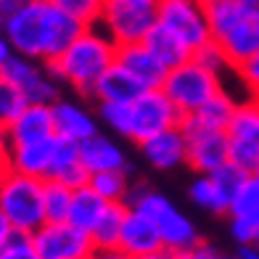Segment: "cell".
I'll list each match as a JSON object with an SVG mask.
<instances>
[{
  "instance_id": "obj_6",
  "label": "cell",
  "mask_w": 259,
  "mask_h": 259,
  "mask_svg": "<svg viewBox=\"0 0 259 259\" xmlns=\"http://www.w3.org/2000/svg\"><path fill=\"white\" fill-rule=\"evenodd\" d=\"M159 21V0H106L98 27L116 45L143 42Z\"/></svg>"
},
{
  "instance_id": "obj_3",
  "label": "cell",
  "mask_w": 259,
  "mask_h": 259,
  "mask_svg": "<svg viewBox=\"0 0 259 259\" xmlns=\"http://www.w3.org/2000/svg\"><path fill=\"white\" fill-rule=\"evenodd\" d=\"M124 204L138 209V211H143V214L154 222V228L159 230L161 246L172 254H178L183 249H191L193 243L201 241L198 238L196 222L188 217L178 204H172L164 193L154 191V188L146 185V183L130 185Z\"/></svg>"
},
{
  "instance_id": "obj_9",
  "label": "cell",
  "mask_w": 259,
  "mask_h": 259,
  "mask_svg": "<svg viewBox=\"0 0 259 259\" xmlns=\"http://www.w3.org/2000/svg\"><path fill=\"white\" fill-rule=\"evenodd\" d=\"M175 37H180L191 53L206 45L209 24H206V3L204 0H159V21Z\"/></svg>"
},
{
  "instance_id": "obj_11",
  "label": "cell",
  "mask_w": 259,
  "mask_h": 259,
  "mask_svg": "<svg viewBox=\"0 0 259 259\" xmlns=\"http://www.w3.org/2000/svg\"><path fill=\"white\" fill-rule=\"evenodd\" d=\"M180 130L185 135L188 143V159L185 164L191 167L196 175H209L217 167L230 161V151H228V135L225 130H209L193 122L191 116L180 119Z\"/></svg>"
},
{
  "instance_id": "obj_28",
  "label": "cell",
  "mask_w": 259,
  "mask_h": 259,
  "mask_svg": "<svg viewBox=\"0 0 259 259\" xmlns=\"http://www.w3.org/2000/svg\"><path fill=\"white\" fill-rule=\"evenodd\" d=\"M124 211H127V204H109V206H106L101 220L96 222V228L90 230V238H93L96 251H114L116 249Z\"/></svg>"
},
{
  "instance_id": "obj_48",
  "label": "cell",
  "mask_w": 259,
  "mask_h": 259,
  "mask_svg": "<svg viewBox=\"0 0 259 259\" xmlns=\"http://www.w3.org/2000/svg\"><path fill=\"white\" fill-rule=\"evenodd\" d=\"M214 259H241V256H225V254H217Z\"/></svg>"
},
{
  "instance_id": "obj_1",
  "label": "cell",
  "mask_w": 259,
  "mask_h": 259,
  "mask_svg": "<svg viewBox=\"0 0 259 259\" xmlns=\"http://www.w3.org/2000/svg\"><path fill=\"white\" fill-rule=\"evenodd\" d=\"M79 29V21L64 14L51 0H24L16 16L3 27L11 51L40 64H51L77 37Z\"/></svg>"
},
{
  "instance_id": "obj_16",
  "label": "cell",
  "mask_w": 259,
  "mask_h": 259,
  "mask_svg": "<svg viewBox=\"0 0 259 259\" xmlns=\"http://www.w3.org/2000/svg\"><path fill=\"white\" fill-rule=\"evenodd\" d=\"M53 135H56V130H53L51 103H29L27 109L6 127L8 146L37 143V140H48Z\"/></svg>"
},
{
  "instance_id": "obj_39",
  "label": "cell",
  "mask_w": 259,
  "mask_h": 259,
  "mask_svg": "<svg viewBox=\"0 0 259 259\" xmlns=\"http://www.w3.org/2000/svg\"><path fill=\"white\" fill-rule=\"evenodd\" d=\"M21 3H24V0H0V29L16 16V11L21 8Z\"/></svg>"
},
{
  "instance_id": "obj_23",
  "label": "cell",
  "mask_w": 259,
  "mask_h": 259,
  "mask_svg": "<svg viewBox=\"0 0 259 259\" xmlns=\"http://www.w3.org/2000/svg\"><path fill=\"white\" fill-rule=\"evenodd\" d=\"M143 45L159 58L161 66L167 69V72H169V69H175V66H180L183 61H188V58L193 56L191 48H188L180 37H175V34L169 29H164L161 24H156L154 29L146 34Z\"/></svg>"
},
{
  "instance_id": "obj_21",
  "label": "cell",
  "mask_w": 259,
  "mask_h": 259,
  "mask_svg": "<svg viewBox=\"0 0 259 259\" xmlns=\"http://www.w3.org/2000/svg\"><path fill=\"white\" fill-rule=\"evenodd\" d=\"M48 180L66 183L69 188H79V185H85L90 180L88 169L82 167V161H79V143L56 138V151H53Z\"/></svg>"
},
{
  "instance_id": "obj_37",
  "label": "cell",
  "mask_w": 259,
  "mask_h": 259,
  "mask_svg": "<svg viewBox=\"0 0 259 259\" xmlns=\"http://www.w3.org/2000/svg\"><path fill=\"white\" fill-rule=\"evenodd\" d=\"M0 259H40V254L32 243V235L14 233L11 241L0 249Z\"/></svg>"
},
{
  "instance_id": "obj_50",
  "label": "cell",
  "mask_w": 259,
  "mask_h": 259,
  "mask_svg": "<svg viewBox=\"0 0 259 259\" xmlns=\"http://www.w3.org/2000/svg\"><path fill=\"white\" fill-rule=\"evenodd\" d=\"M256 29H259V14H256Z\"/></svg>"
},
{
  "instance_id": "obj_22",
  "label": "cell",
  "mask_w": 259,
  "mask_h": 259,
  "mask_svg": "<svg viewBox=\"0 0 259 259\" xmlns=\"http://www.w3.org/2000/svg\"><path fill=\"white\" fill-rule=\"evenodd\" d=\"M222 53L228 56L230 66L235 69L238 64H243L249 56H254L259 51V29H256V16L241 21V24H235L233 29H228L222 34L220 40H214Z\"/></svg>"
},
{
  "instance_id": "obj_4",
  "label": "cell",
  "mask_w": 259,
  "mask_h": 259,
  "mask_svg": "<svg viewBox=\"0 0 259 259\" xmlns=\"http://www.w3.org/2000/svg\"><path fill=\"white\" fill-rule=\"evenodd\" d=\"M0 214L8 220L14 233L32 235L45 222L42 180L8 169L3 185H0Z\"/></svg>"
},
{
  "instance_id": "obj_38",
  "label": "cell",
  "mask_w": 259,
  "mask_h": 259,
  "mask_svg": "<svg viewBox=\"0 0 259 259\" xmlns=\"http://www.w3.org/2000/svg\"><path fill=\"white\" fill-rule=\"evenodd\" d=\"M217 254H220V251H217L211 243L198 241V243L191 246V249H183V251H178V254H172V259H214Z\"/></svg>"
},
{
  "instance_id": "obj_46",
  "label": "cell",
  "mask_w": 259,
  "mask_h": 259,
  "mask_svg": "<svg viewBox=\"0 0 259 259\" xmlns=\"http://www.w3.org/2000/svg\"><path fill=\"white\" fill-rule=\"evenodd\" d=\"M241 3H243L246 8H249V11H251V14H254V16L259 14V0H241Z\"/></svg>"
},
{
  "instance_id": "obj_41",
  "label": "cell",
  "mask_w": 259,
  "mask_h": 259,
  "mask_svg": "<svg viewBox=\"0 0 259 259\" xmlns=\"http://www.w3.org/2000/svg\"><path fill=\"white\" fill-rule=\"evenodd\" d=\"M11 235H14V228L8 225V220L0 214V249H3V246L11 241Z\"/></svg>"
},
{
  "instance_id": "obj_5",
  "label": "cell",
  "mask_w": 259,
  "mask_h": 259,
  "mask_svg": "<svg viewBox=\"0 0 259 259\" xmlns=\"http://www.w3.org/2000/svg\"><path fill=\"white\" fill-rule=\"evenodd\" d=\"M222 88H225L222 77L204 69L193 56L188 58V61H183L180 66L169 69L164 82H161L164 96L175 103V109L180 111V116L198 111L211 96H217Z\"/></svg>"
},
{
  "instance_id": "obj_31",
  "label": "cell",
  "mask_w": 259,
  "mask_h": 259,
  "mask_svg": "<svg viewBox=\"0 0 259 259\" xmlns=\"http://www.w3.org/2000/svg\"><path fill=\"white\" fill-rule=\"evenodd\" d=\"M27 106H29V101H27L24 93H21L14 82L0 77V124L8 127Z\"/></svg>"
},
{
  "instance_id": "obj_40",
  "label": "cell",
  "mask_w": 259,
  "mask_h": 259,
  "mask_svg": "<svg viewBox=\"0 0 259 259\" xmlns=\"http://www.w3.org/2000/svg\"><path fill=\"white\" fill-rule=\"evenodd\" d=\"M11 53H14V51H11V42H8V37H6V32L0 29V69H3V64L8 61Z\"/></svg>"
},
{
  "instance_id": "obj_44",
  "label": "cell",
  "mask_w": 259,
  "mask_h": 259,
  "mask_svg": "<svg viewBox=\"0 0 259 259\" xmlns=\"http://www.w3.org/2000/svg\"><path fill=\"white\" fill-rule=\"evenodd\" d=\"M93 259H127V256H124L122 251H116V249H114V251H98Z\"/></svg>"
},
{
  "instance_id": "obj_10",
  "label": "cell",
  "mask_w": 259,
  "mask_h": 259,
  "mask_svg": "<svg viewBox=\"0 0 259 259\" xmlns=\"http://www.w3.org/2000/svg\"><path fill=\"white\" fill-rule=\"evenodd\" d=\"M32 243L40 259H93L98 254L90 233L74 228L72 222H42L32 233Z\"/></svg>"
},
{
  "instance_id": "obj_51",
  "label": "cell",
  "mask_w": 259,
  "mask_h": 259,
  "mask_svg": "<svg viewBox=\"0 0 259 259\" xmlns=\"http://www.w3.org/2000/svg\"><path fill=\"white\" fill-rule=\"evenodd\" d=\"M204 3H209V0H204Z\"/></svg>"
},
{
  "instance_id": "obj_52",
  "label": "cell",
  "mask_w": 259,
  "mask_h": 259,
  "mask_svg": "<svg viewBox=\"0 0 259 259\" xmlns=\"http://www.w3.org/2000/svg\"><path fill=\"white\" fill-rule=\"evenodd\" d=\"M256 246H259V241H256Z\"/></svg>"
},
{
  "instance_id": "obj_15",
  "label": "cell",
  "mask_w": 259,
  "mask_h": 259,
  "mask_svg": "<svg viewBox=\"0 0 259 259\" xmlns=\"http://www.w3.org/2000/svg\"><path fill=\"white\" fill-rule=\"evenodd\" d=\"M138 146H140L143 159L154 169H161V172L178 169L188 159V143H185V135H183L180 127H169V130H164V133H156Z\"/></svg>"
},
{
  "instance_id": "obj_32",
  "label": "cell",
  "mask_w": 259,
  "mask_h": 259,
  "mask_svg": "<svg viewBox=\"0 0 259 259\" xmlns=\"http://www.w3.org/2000/svg\"><path fill=\"white\" fill-rule=\"evenodd\" d=\"M51 3L58 6L64 14H69L72 19H77L82 27L98 24L101 11H103V0H51Z\"/></svg>"
},
{
  "instance_id": "obj_26",
  "label": "cell",
  "mask_w": 259,
  "mask_h": 259,
  "mask_svg": "<svg viewBox=\"0 0 259 259\" xmlns=\"http://www.w3.org/2000/svg\"><path fill=\"white\" fill-rule=\"evenodd\" d=\"M228 217L259 228V178L249 175L228 204Z\"/></svg>"
},
{
  "instance_id": "obj_25",
  "label": "cell",
  "mask_w": 259,
  "mask_h": 259,
  "mask_svg": "<svg viewBox=\"0 0 259 259\" xmlns=\"http://www.w3.org/2000/svg\"><path fill=\"white\" fill-rule=\"evenodd\" d=\"M188 198L198 206L209 211V214H228V204L230 198L225 196V191L214 183L211 175H196L193 183L188 185Z\"/></svg>"
},
{
  "instance_id": "obj_7",
  "label": "cell",
  "mask_w": 259,
  "mask_h": 259,
  "mask_svg": "<svg viewBox=\"0 0 259 259\" xmlns=\"http://www.w3.org/2000/svg\"><path fill=\"white\" fill-rule=\"evenodd\" d=\"M130 109V127H127V140L133 143H143L146 138L164 133L169 127H180V111L175 109V103L164 96V90H146L140 96L127 103Z\"/></svg>"
},
{
  "instance_id": "obj_43",
  "label": "cell",
  "mask_w": 259,
  "mask_h": 259,
  "mask_svg": "<svg viewBox=\"0 0 259 259\" xmlns=\"http://www.w3.org/2000/svg\"><path fill=\"white\" fill-rule=\"evenodd\" d=\"M241 259H259V246H243V249L238 251Z\"/></svg>"
},
{
  "instance_id": "obj_34",
  "label": "cell",
  "mask_w": 259,
  "mask_h": 259,
  "mask_svg": "<svg viewBox=\"0 0 259 259\" xmlns=\"http://www.w3.org/2000/svg\"><path fill=\"white\" fill-rule=\"evenodd\" d=\"M193 58H196V61L201 64L204 69H209V72H214V74H220V77H225L228 72H233L228 56L222 53V48H220L214 40H209L206 45H201V48L193 53Z\"/></svg>"
},
{
  "instance_id": "obj_14",
  "label": "cell",
  "mask_w": 259,
  "mask_h": 259,
  "mask_svg": "<svg viewBox=\"0 0 259 259\" xmlns=\"http://www.w3.org/2000/svg\"><path fill=\"white\" fill-rule=\"evenodd\" d=\"M159 249H164V246H161L159 230L154 228V222L143 211L127 206L122 230H119V241H116V251H122L127 259H138V256L154 254Z\"/></svg>"
},
{
  "instance_id": "obj_42",
  "label": "cell",
  "mask_w": 259,
  "mask_h": 259,
  "mask_svg": "<svg viewBox=\"0 0 259 259\" xmlns=\"http://www.w3.org/2000/svg\"><path fill=\"white\" fill-rule=\"evenodd\" d=\"M8 159V140H6V127L0 124V164H6Z\"/></svg>"
},
{
  "instance_id": "obj_17",
  "label": "cell",
  "mask_w": 259,
  "mask_h": 259,
  "mask_svg": "<svg viewBox=\"0 0 259 259\" xmlns=\"http://www.w3.org/2000/svg\"><path fill=\"white\" fill-rule=\"evenodd\" d=\"M79 161L88 169V175L127 169V164H130L127 151L122 148L119 140L111 135H103V133H96L79 143Z\"/></svg>"
},
{
  "instance_id": "obj_12",
  "label": "cell",
  "mask_w": 259,
  "mask_h": 259,
  "mask_svg": "<svg viewBox=\"0 0 259 259\" xmlns=\"http://www.w3.org/2000/svg\"><path fill=\"white\" fill-rule=\"evenodd\" d=\"M0 77L14 82L29 103H53L56 98H61V82L48 72V66L34 58L11 53L0 69Z\"/></svg>"
},
{
  "instance_id": "obj_24",
  "label": "cell",
  "mask_w": 259,
  "mask_h": 259,
  "mask_svg": "<svg viewBox=\"0 0 259 259\" xmlns=\"http://www.w3.org/2000/svg\"><path fill=\"white\" fill-rule=\"evenodd\" d=\"M106 206H109V201H103V198L85 183V185L74 188V193H72V206H69L66 222H72L74 228L90 233L93 228H96V222L101 220V214L106 211Z\"/></svg>"
},
{
  "instance_id": "obj_30",
  "label": "cell",
  "mask_w": 259,
  "mask_h": 259,
  "mask_svg": "<svg viewBox=\"0 0 259 259\" xmlns=\"http://www.w3.org/2000/svg\"><path fill=\"white\" fill-rule=\"evenodd\" d=\"M88 185L103 198V201H109V204H124L127 191H130V178H127V169L96 172V175H90Z\"/></svg>"
},
{
  "instance_id": "obj_27",
  "label": "cell",
  "mask_w": 259,
  "mask_h": 259,
  "mask_svg": "<svg viewBox=\"0 0 259 259\" xmlns=\"http://www.w3.org/2000/svg\"><path fill=\"white\" fill-rule=\"evenodd\" d=\"M235 103H238V98L233 96V93H228L225 88H222L217 96H211L201 109L188 114L193 122H198L201 127H209V130H225V124L230 122V114L235 109Z\"/></svg>"
},
{
  "instance_id": "obj_36",
  "label": "cell",
  "mask_w": 259,
  "mask_h": 259,
  "mask_svg": "<svg viewBox=\"0 0 259 259\" xmlns=\"http://www.w3.org/2000/svg\"><path fill=\"white\" fill-rule=\"evenodd\" d=\"M235 79L243 85V90L249 93V98H256L259 101V51L254 56H249L243 64H238L233 69Z\"/></svg>"
},
{
  "instance_id": "obj_19",
  "label": "cell",
  "mask_w": 259,
  "mask_h": 259,
  "mask_svg": "<svg viewBox=\"0 0 259 259\" xmlns=\"http://www.w3.org/2000/svg\"><path fill=\"white\" fill-rule=\"evenodd\" d=\"M56 151V135L48 140H37V143H24V146H8V159L6 167L11 172L29 175V178L48 180L51 161Z\"/></svg>"
},
{
  "instance_id": "obj_13",
  "label": "cell",
  "mask_w": 259,
  "mask_h": 259,
  "mask_svg": "<svg viewBox=\"0 0 259 259\" xmlns=\"http://www.w3.org/2000/svg\"><path fill=\"white\" fill-rule=\"evenodd\" d=\"M51 114H53V130L56 138L72 140V143H82L90 135L101 133V122L98 114H93L85 103L72 101V98H56L51 103Z\"/></svg>"
},
{
  "instance_id": "obj_20",
  "label": "cell",
  "mask_w": 259,
  "mask_h": 259,
  "mask_svg": "<svg viewBox=\"0 0 259 259\" xmlns=\"http://www.w3.org/2000/svg\"><path fill=\"white\" fill-rule=\"evenodd\" d=\"M140 93H146V88L114 61L98 77V82H96V88H93L90 96L96 98L98 103H133Z\"/></svg>"
},
{
  "instance_id": "obj_29",
  "label": "cell",
  "mask_w": 259,
  "mask_h": 259,
  "mask_svg": "<svg viewBox=\"0 0 259 259\" xmlns=\"http://www.w3.org/2000/svg\"><path fill=\"white\" fill-rule=\"evenodd\" d=\"M72 193L74 188L58 180H42V209H45V222H66L69 206H72Z\"/></svg>"
},
{
  "instance_id": "obj_8",
  "label": "cell",
  "mask_w": 259,
  "mask_h": 259,
  "mask_svg": "<svg viewBox=\"0 0 259 259\" xmlns=\"http://www.w3.org/2000/svg\"><path fill=\"white\" fill-rule=\"evenodd\" d=\"M230 161L241 169L254 172L259 164V101L246 98L238 101L230 114V122L225 124Z\"/></svg>"
},
{
  "instance_id": "obj_2",
  "label": "cell",
  "mask_w": 259,
  "mask_h": 259,
  "mask_svg": "<svg viewBox=\"0 0 259 259\" xmlns=\"http://www.w3.org/2000/svg\"><path fill=\"white\" fill-rule=\"evenodd\" d=\"M114 61H116V42L98 24H93L82 27L77 37L45 66L61 85H69L79 96H90L98 77Z\"/></svg>"
},
{
  "instance_id": "obj_49",
  "label": "cell",
  "mask_w": 259,
  "mask_h": 259,
  "mask_svg": "<svg viewBox=\"0 0 259 259\" xmlns=\"http://www.w3.org/2000/svg\"><path fill=\"white\" fill-rule=\"evenodd\" d=\"M251 175H254V178H259V164H256V167H254V172H251Z\"/></svg>"
},
{
  "instance_id": "obj_53",
  "label": "cell",
  "mask_w": 259,
  "mask_h": 259,
  "mask_svg": "<svg viewBox=\"0 0 259 259\" xmlns=\"http://www.w3.org/2000/svg\"><path fill=\"white\" fill-rule=\"evenodd\" d=\"M103 3H106V0H103Z\"/></svg>"
},
{
  "instance_id": "obj_35",
  "label": "cell",
  "mask_w": 259,
  "mask_h": 259,
  "mask_svg": "<svg viewBox=\"0 0 259 259\" xmlns=\"http://www.w3.org/2000/svg\"><path fill=\"white\" fill-rule=\"evenodd\" d=\"M211 178H214V183L225 191V196L228 198H233V193L241 188V183L249 178L251 172H246V169H241L238 164H233V161H228V164H222V167H217L214 172H209Z\"/></svg>"
},
{
  "instance_id": "obj_45",
  "label": "cell",
  "mask_w": 259,
  "mask_h": 259,
  "mask_svg": "<svg viewBox=\"0 0 259 259\" xmlns=\"http://www.w3.org/2000/svg\"><path fill=\"white\" fill-rule=\"evenodd\" d=\"M138 259H172V251L159 249V251H154V254H146V256H138Z\"/></svg>"
},
{
  "instance_id": "obj_18",
  "label": "cell",
  "mask_w": 259,
  "mask_h": 259,
  "mask_svg": "<svg viewBox=\"0 0 259 259\" xmlns=\"http://www.w3.org/2000/svg\"><path fill=\"white\" fill-rule=\"evenodd\" d=\"M116 64H119L127 74H133L146 90H159L164 77H167V69L161 66V61L143 42L116 45Z\"/></svg>"
},
{
  "instance_id": "obj_47",
  "label": "cell",
  "mask_w": 259,
  "mask_h": 259,
  "mask_svg": "<svg viewBox=\"0 0 259 259\" xmlns=\"http://www.w3.org/2000/svg\"><path fill=\"white\" fill-rule=\"evenodd\" d=\"M6 175H8V167H6V164H0V185H3V180H6Z\"/></svg>"
},
{
  "instance_id": "obj_33",
  "label": "cell",
  "mask_w": 259,
  "mask_h": 259,
  "mask_svg": "<svg viewBox=\"0 0 259 259\" xmlns=\"http://www.w3.org/2000/svg\"><path fill=\"white\" fill-rule=\"evenodd\" d=\"M98 122L109 127L116 138L127 140V127H130L127 103H98Z\"/></svg>"
}]
</instances>
